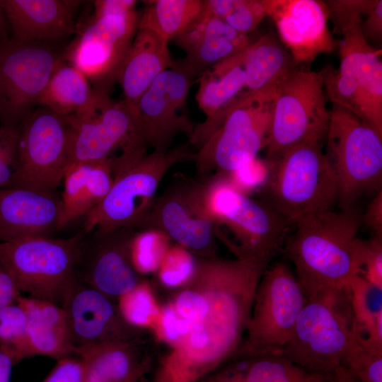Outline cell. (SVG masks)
I'll return each mask as SVG.
<instances>
[{"instance_id": "1", "label": "cell", "mask_w": 382, "mask_h": 382, "mask_svg": "<svg viewBox=\"0 0 382 382\" xmlns=\"http://www.w3.org/2000/svg\"><path fill=\"white\" fill-rule=\"evenodd\" d=\"M270 262L214 256L196 260L192 275L205 290L209 308L163 357V382H199L235 355L245 332L257 286Z\"/></svg>"}, {"instance_id": "2", "label": "cell", "mask_w": 382, "mask_h": 382, "mask_svg": "<svg viewBox=\"0 0 382 382\" xmlns=\"http://www.w3.org/2000/svg\"><path fill=\"white\" fill-rule=\"evenodd\" d=\"M277 85L245 90L225 108L195 125L189 143L197 149L193 161L198 175L214 171L226 176L265 149Z\"/></svg>"}, {"instance_id": "3", "label": "cell", "mask_w": 382, "mask_h": 382, "mask_svg": "<svg viewBox=\"0 0 382 382\" xmlns=\"http://www.w3.org/2000/svg\"><path fill=\"white\" fill-rule=\"evenodd\" d=\"M294 224L284 253L306 299L347 286L359 273L353 253L360 224L355 208L309 215Z\"/></svg>"}, {"instance_id": "4", "label": "cell", "mask_w": 382, "mask_h": 382, "mask_svg": "<svg viewBox=\"0 0 382 382\" xmlns=\"http://www.w3.org/2000/svg\"><path fill=\"white\" fill-rule=\"evenodd\" d=\"M358 345L347 286L307 299L281 355L308 374H325Z\"/></svg>"}, {"instance_id": "5", "label": "cell", "mask_w": 382, "mask_h": 382, "mask_svg": "<svg viewBox=\"0 0 382 382\" xmlns=\"http://www.w3.org/2000/svg\"><path fill=\"white\" fill-rule=\"evenodd\" d=\"M323 142H305L269 163L270 205L289 224L309 215L332 210L337 185L323 149Z\"/></svg>"}, {"instance_id": "6", "label": "cell", "mask_w": 382, "mask_h": 382, "mask_svg": "<svg viewBox=\"0 0 382 382\" xmlns=\"http://www.w3.org/2000/svg\"><path fill=\"white\" fill-rule=\"evenodd\" d=\"M324 154L334 173L341 210L354 208L382 183V135L347 109L332 104Z\"/></svg>"}, {"instance_id": "7", "label": "cell", "mask_w": 382, "mask_h": 382, "mask_svg": "<svg viewBox=\"0 0 382 382\" xmlns=\"http://www.w3.org/2000/svg\"><path fill=\"white\" fill-rule=\"evenodd\" d=\"M84 233L68 238L37 236L0 243V267L19 292L64 304L76 282Z\"/></svg>"}, {"instance_id": "8", "label": "cell", "mask_w": 382, "mask_h": 382, "mask_svg": "<svg viewBox=\"0 0 382 382\" xmlns=\"http://www.w3.org/2000/svg\"><path fill=\"white\" fill-rule=\"evenodd\" d=\"M202 196L217 227L223 225L234 236L236 257L271 261L290 224L269 203L250 197L219 175L202 181Z\"/></svg>"}, {"instance_id": "9", "label": "cell", "mask_w": 382, "mask_h": 382, "mask_svg": "<svg viewBox=\"0 0 382 382\" xmlns=\"http://www.w3.org/2000/svg\"><path fill=\"white\" fill-rule=\"evenodd\" d=\"M191 147L187 142L166 151L153 150L117 175L107 195L84 216L81 231L141 229L167 172L181 162L193 161Z\"/></svg>"}, {"instance_id": "10", "label": "cell", "mask_w": 382, "mask_h": 382, "mask_svg": "<svg viewBox=\"0 0 382 382\" xmlns=\"http://www.w3.org/2000/svg\"><path fill=\"white\" fill-rule=\"evenodd\" d=\"M330 119L320 71L293 69L277 85L265 160L302 143H325Z\"/></svg>"}, {"instance_id": "11", "label": "cell", "mask_w": 382, "mask_h": 382, "mask_svg": "<svg viewBox=\"0 0 382 382\" xmlns=\"http://www.w3.org/2000/svg\"><path fill=\"white\" fill-rule=\"evenodd\" d=\"M67 117L39 105L19 128L16 163L9 187L56 192L71 166Z\"/></svg>"}, {"instance_id": "12", "label": "cell", "mask_w": 382, "mask_h": 382, "mask_svg": "<svg viewBox=\"0 0 382 382\" xmlns=\"http://www.w3.org/2000/svg\"><path fill=\"white\" fill-rule=\"evenodd\" d=\"M306 301L296 275L286 263L267 266L256 288L246 339L237 352L281 354Z\"/></svg>"}, {"instance_id": "13", "label": "cell", "mask_w": 382, "mask_h": 382, "mask_svg": "<svg viewBox=\"0 0 382 382\" xmlns=\"http://www.w3.org/2000/svg\"><path fill=\"white\" fill-rule=\"evenodd\" d=\"M139 16L136 9L93 16L62 53L95 91L110 95L134 37Z\"/></svg>"}, {"instance_id": "14", "label": "cell", "mask_w": 382, "mask_h": 382, "mask_svg": "<svg viewBox=\"0 0 382 382\" xmlns=\"http://www.w3.org/2000/svg\"><path fill=\"white\" fill-rule=\"evenodd\" d=\"M62 61L51 43L0 40L1 126L20 127Z\"/></svg>"}, {"instance_id": "15", "label": "cell", "mask_w": 382, "mask_h": 382, "mask_svg": "<svg viewBox=\"0 0 382 382\" xmlns=\"http://www.w3.org/2000/svg\"><path fill=\"white\" fill-rule=\"evenodd\" d=\"M195 78L183 60L174 61L134 105L135 141L142 155H146L149 148L169 149L178 134L190 137L195 125L186 112L185 104Z\"/></svg>"}, {"instance_id": "16", "label": "cell", "mask_w": 382, "mask_h": 382, "mask_svg": "<svg viewBox=\"0 0 382 382\" xmlns=\"http://www.w3.org/2000/svg\"><path fill=\"white\" fill-rule=\"evenodd\" d=\"M142 229L160 231L191 253L214 256L218 227L205 207L202 181L171 183L156 197Z\"/></svg>"}, {"instance_id": "17", "label": "cell", "mask_w": 382, "mask_h": 382, "mask_svg": "<svg viewBox=\"0 0 382 382\" xmlns=\"http://www.w3.org/2000/svg\"><path fill=\"white\" fill-rule=\"evenodd\" d=\"M67 119L71 127V166L110 159L119 148L124 156L134 155V106L125 100L115 101L110 95L99 93L88 109Z\"/></svg>"}, {"instance_id": "18", "label": "cell", "mask_w": 382, "mask_h": 382, "mask_svg": "<svg viewBox=\"0 0 382 382\" xmlns=\"http://www.w3.org/2000/svg\"><path fill=\"white\" fill-rule=\"evenodd\" d=\"M135 230L94 228L84 233L76 266L83 265L88 286L107 296L119 298L139 282L130 256Z\"/></svg>"}, {"instance_id": "19", "label": "cell", "mask_w": 382, "mask_h": 382, "mask_svg": "<svg viewBox=\"0 0 382 382\" xmlns=\"http://www.w3.org/2000/svg\"><path fill=\"white\" fill-rule=\"evenodd\" d=\"M266 16L273 21L279 40L294 64L311 63L337 48L328 29V13L318 0H263Z\"/></svg>"}, {"instance_id": "20", "label": "cell", "mask_w": 382, "mask_h": 382, "mask_svg": "<svg viewBox=\"0 0 382 382\" xmlns=\"http://www.w3.org/2000/svg\"><path fill=\"white\" fill-rule=\"evenodd\" d=\"M62 199L56 192L0 189V243L59 231Z\"/></svg>"}, {"instance_id": "21", "label": "cell", "mask_w": 382, "mask_h": 382, "mask_svg": "<svg viewBox=\"0 0 382 382\" xmlns=\"http://www.w3.org/2000/svg\"><path fill=\"white\" fill-rule=\"evenodd\" d=\"M81 1L1 0L11 37L50 43L76 31L74 13Z\"/></svg>"}, {"instance_id": "22", "label": "cell", "mask_w": 382, "mask_h": 382, "mask_svg": "<svg viewBox=\"0 0 382 382\" xmlns=\"http://www.w3.org/2000/svg\"><path fill=\"white\" fill-rule=\"evenodd\" d=\"M186 54L183 59L195 77L216 63L244 50L250 43L241 33L206 8L201 17L174 40Z\"/></svg>"}, {"instance_id": "23", "label": "cell", "mask_w": 382, "mask_h": 382, "mask_svg": "<svg viewBox=\"0 0 382 382\" xmlns=\"http://www.w3.org/2000/svg\"><path fill=\"white\" fill-rule=\"evenodd\" d=\"M74 349L108 341L127 340L108 296L76 282L63 306Z\"/></svg>"}, {"instance_id": "24", "label": "cell", "mask_w": 382, "mask_h": 382, "mask_svg": "<svg viewBox=\"0 0 382 382\" xmlns=\"http://www.w3.org/2000/svg\"><path fill=\"white\" fill-rule=\"evenodd\" d=\"M168 41L148 29H138L120 73L124 100L135 105L155 79L173 66Z\"/></svg>"}, {"instance_id": "25", "label": "cell", "mask_w": 382, "mask_h": 382, "mask_svg": "<svg viewBox=\"0 0 382 382\" xmlns=\"http://www.w3.org/2000/svg\"><path fill=\"white\" fill-rule=\"evenodd\" d=\"M340 71L354 77L358 86L359 119L382 135V63L381 52L367 42H355L340 50Z\"/></svg>"}, {"instance_id": "26", "label": "cell", "mask_w": 382, "mask_h": 382, "mask_svg": "<svg viewBox=\"0 0 382 382\" xmlns=\"http://www.w3.org/2000/svg\"><path fill=\"white\" fill-rule=\"evenodd\" d=\"M59 228L85 216L109 192L113 182L112 159L71 165L63 181Z\"/></svg>"}, {"instance_id": "27", "label": "cell", "mask_w": 382, "mask_h": 382, "mask_svg": "<svg viewBox=\"0 0 382 382\" xmlns=\"http://www.w3.org/2000/svg\"><path fill=\"white\" fill-rule=\"evenodd\" d=\"M15 302L26 316L28 335L33 356L57 360L74 354L65 309L44 299L21 294Z\"/></svg>"}, {"instance_id": "28", "label": "cell", "mask_w": 382, "mask_h": 382, "mask_svg": "<svg viewBox=\"0 0 382 382\" xmlns=\"http://www.w3.org/2000/svg\"><path fill=\"white\" fill-rule=\"evenodd\" d=\"M311 375L281 354L237 352L199 382H306Z\"/></svg>"}, {"instance_id": "29", "label": "cell", "mask_w": 382, "mask_h": 382, "mask_svg": "<svg viewBox=\"0 0 382 382\" xmlns=\"http://www.w3.org/2000/svg\"><path fill=\"white\" fill-rule=\"evenodd\" d=\"M83 364V382H122L147 360L139 361L128 340L108 341L75 348Z\"/></svg>"}, {"instance_id": "30", "label": "cell", "mask_w": 382, "mask_h": 382, "mask_svg": "<svg viewBox=\"0 0 382 382\" xmlns=\"http://www.w3.org/2000/svg\"><path fill=\"white\" fill-rule=\"evenodd\" d=\"M245 50L216 63L199 77L196 100L206 117L225 108L245 91Z\"/></svg>"}, {"instance_id": "31", "label": "cell", "mask_w": 382, "mask_h": 382, "mask_svg": "<svg viewBox=\"0 0 382 382\" xmlns=\"http://www.w3.org/2000/svg\"><path fill=\"white\" fill-rule=\"evenodd\" d=\"M98 93L79 70L63 60L52 73L38 105L68 117L85 112Z\"/></svg>"}, {"instance_id": "32", "label": "cell", "mask_w": 382, "mask_h": 382, "mask_svg": "<svg viewBox=\"0 0 382 382\" xmlns=\"http://www.w3.org/2000/svg\"><path fill=\"white\" fill-rule=\"evenodd\" d=\"M290 53L272 33L251 42L245 50V90L257 91L277 85L294 69Z\"/></svg>"}, {"instance_id": "33", "label": "cell", "mask_w": 382, "mask_h": 382, "mask_svg": "<svg viewBox=\"0 0 382 382\" xmlns=\"http://www.w3.org/2000/svg\"><path fill=\"white\" fill-rule=\"evenodd\" d=\"M348 286L358 343L368 352L382 355V288L359 274Z\"/></svg>"}, {"instance_id": "34", "label": "cell", "mask_w": 382, "mask_h": 382, "mask_svg": "<svg viewBox=\"0 0 382 382\" xmlns=\"http://www.w3.org/2000/svg\"><path fill=\"white\" fill-rule=\"evenodd\" d=\"M139 18L138 29H148L170 41L187 31L203 14L205 0H151Z\"/></svg>"}, {"instance_id": "35", "label": "cell", "mask_w": 382, "mask_h": 382, "mask_svg": "<svg viewBox=\"0 0 382 382\" xmlns=\"http://www.w3.org/2000/svg\"><path fill=\"white\" fill-rule=\"evenodd\" d=\"M0 349L14 363L33 357L27 318L22 308L13 303L0 311Z\"/></svg>"}, {"instance_id": "36", "label": "cell", "mask_w": 382, "mask_h": 382, "mask_svg": "<svg viewBox=\"0 0 382 382\" xmlns=\"http://www.w3.org/2000/svg\"><path fill=\"white\" fill-rule=\"evenodd\" d=\"M205 5L209 12L245 35L267 17L263 0H205Z\"/></svg>"}, {"instance_id": "37", "label": "cell", "mask_w": 382, "mask_h": 382, "mask_svg": "<svg viewBox=\"0 0 382 382\" xmlns=\"http://www.w3.org/2000/svg\"><path fill=\"white\" fill-rule=\"evenodd\" d=\"M118 299L119 311L125 321L135 327L154 328L161 308L147 283L139 282Z\"/></svg>"}, {"instance_id": "38", "label": "cell", "mask_w": 382, "mask_h": 382, "mask_svg": "<svg viewBox=\"0 0 382 382\" xmlns=\"http://www.w3.org/2000/svg\"><path fill=\"white\" fill-rule=\"evenodd\" d=\"M170 241L166 235L153 229H142L132 238L130 256L135 270L141 274L157 271L164 258Z\"/></svg>"}, {"instance_id": "39", "label": "cell", "mask_w": 382, "mask_h": 382, "mask_svg": "<svg viewBox=\"0 0 382 382\" xmlns=\"http://www.w3.org/2000/svg\"><path fill=\"white\" fill-rule=\"evenodd\" d=\"M325 96L359 118L358 86L354 77L342 74L331 65L321 71Z\"/></svg>"}, {"instance_id": "40", "label": "cell", "mask_w": 382, "mask_h": 382, "mask_svg": "<svg viewBox=\"0 0 382 382\" xmlns=\"http://www.w3.org/2000/svg\"><path fill=\"white\" fill-rule=\"evenodd\" d=\"M196 260L185 248L170 247L158 269L160 281L166 286L178 287L187 284L192 277Z\"/></svg>"}, {"instance_id": "41", "label": "cell", "mask_w": 382, "mask_h": 382, "mask_svg": "<svg viewBox=\"0 0 382 382\" xmlns=\"http://www.w3.org/2000/svg\"><path fill=\"white\" fill-rule=\"evenodd\" d=\"M353 253L359 273L369 282L382 288V236L370 239L356 238Z\"/></svg>"}, {"instance_id": "42", "label": "cell", "mask_w": 382, "mask_h": 382, "mask_svg": "<svg viewBox=\"0 0 382 382\" xmlns=\"http://www.w3.org/2000/svg\"><path fill=\"white\" fill-rule=\"evenodd\" d=\"M378 0H331L324 1L328 19L333 25V32L337 35L348 28L362 22L361 15L368 13Z\"/></svg>"}, {"instance_id": "43", "label": "cell", "mask_w": 382, "mask_h": 382, "mask_svg": "<svg viewBox=\"0 0 382 382\" xmlns=\"http://www.w3.org/2000/svg\"><path fill=\"white\" fill-rule=\"evenodd\" d=\"M342 366L359 382H382V355L368 352L360 345L348 354Z\"/></svg>"}, {"instance_id": "44", "label": "cell", "mask_w": 382, "mask_h": 382, "mask_svg": "<svg viewBox=\"0 0 382 382\" xmlns=\"http://www.w3.org/2000/svg\"><path fill=\"white\" fill-rule=\"evenodd\" d=\"M270 172L269 163L256 157L226 177L238 190L248 195L250 191L267 183Z\"/></svg>"}, {"instance_id": "45", "label": "cell", "mask_w": 382, "mask_h": 382, "mask_svg": "<svg viewBox=\"0 0 382 382\" xmlns=\"http://www.w3.org/2000/svg\"><path fill=\"white\" fill-rule=\"evenodd\" d=\"M192 328V324L180 318L170 303L161 308L159 316L152 329L158 339L172 346Z\"/></svg>"}, {"instance_id": "46", "label": "cell", "mask_w": 382, "mask_h": 382, "mask_svg": "<svg viewBox=\"0 0 382 382\" xmlns=\"http://www.w3.org/2000/svg\"><path fill=\"white\" fill-rule=\"evenodd\" d=\"M19 128L0 125V189L9 187L15 172Z\"/></svg>"}, {"instance_id": "47", "label": "cell", "mask_w": 382, "mask_h": 382, "mask_svg": "<svg viewBox=\"0 0 382 382\" xmlns=\"http://www.w3.org/2000/svg\"><path fill=\"white\" fill-rule=\"evenodd\" d=\"M83 370L80 358L71 356L58 360L42 382H83Z\"/></svg>"}, {"instance_id": "48", "label": "cell", "mask_w": 382, "mask_h": 382, "mask_svg": "<svg viewBox=\"0 0 382 382\" xmlns=\"http://www.w3.org/2000/svg\"><path fill=\"white\" fill-rule=\"evenodd\" d=\"M366 14L367 18L360 25L361 34L368 42L378 40L382 35V1L378 0Z\"/></svg>"}, {"instance_id": "49", "label": "cell", "mask_w": 382, "mask_h": 382, "mask_svg": "<svg viewBox=\"0 0 382 382\" xmlns=\"http://www.w3.org/2000/svg\"><path fill=\"white\" fill-rule=\"evenodd\" d=\"M363 221L374 233L382 236V191L376 193L363 216Z\"/></svg>"}, {"instance_id": "50", "label": "cell", "mask_w": 382, "mask_h": 382, "mask_svg": "<svg viewBox=\"0 0 382 382\" xmlns=\"http://www.w3.org/2000/svg\"><path fill=\"white\" fill-rule=\"evenodd\" d=\"M94 6L93 16L98 17L111 13H117L136 9L137 1L134 0H96Z\"/></svg>"}, {"instance_id": "51", "label": "cell", "mask_w": 382, "mask_h": 382, "mask_svg": "<svg viewBox=\"0 0 382 382\" xmlns=\"http://www.w3.org/2000/svg\"><path fill=\"white\" fill-rule=\"evenodd\" d=\"M19 294L11 277L0 267V311L13 303Z\"/></svg>"}, {"instance_id": "52", "label": "cell", "mask_w": 382, "mask_h": 382, "mask_svg": "<svg viewBox=\"0 0 382 382\" xmlns=\"http://www.w3.org/2000/svg\"><path fill=\"white\" fill-rule=\"evenodd\" d=\"M306 382H359L345 367L338 366L325 374H311Z\"/></svg>"}, {"instance_id": "53", "label": "cell", "mask_w": 382, "mask_h": 382, "mask_svg": "<svg viewBox=\"0 0 382 382\" xmlns=\"http://www.w3.org/2000/svg\"><path fill=\"white\" fill-rule=\"evenodd\" d=\"M13 359L0 349V382H10L13 366Z\"/></svg>"}, {"instance_id": "54", "label": "cell", "mask_w": 382, "mask_h": 382, "mask_svg": "<svg viewBox=\"0 0 382 382\" xmlns=\"http://www.w3.org/2000/svg\"><path fill=\"white\" fill-rule=\"evenodd\" d=\"M9 30L8 23L2 7L1 0H0V40H7L11 37Z\"/></svg>"}, {"instance_id": "55", "label": "cell", "mask_w": 382, "mask_h": 382, "mask_svg": "<svg viewBox=\"0 0 382 382\" xmlns=\"http://www.w3.org/2000/svg\"><path fill=\"white\" fill-rule=\"evenodd\" d=\"M149 361H147L130 377L122 382H137L139 379L149 370Z\"/></svg>"}]
</instances>
